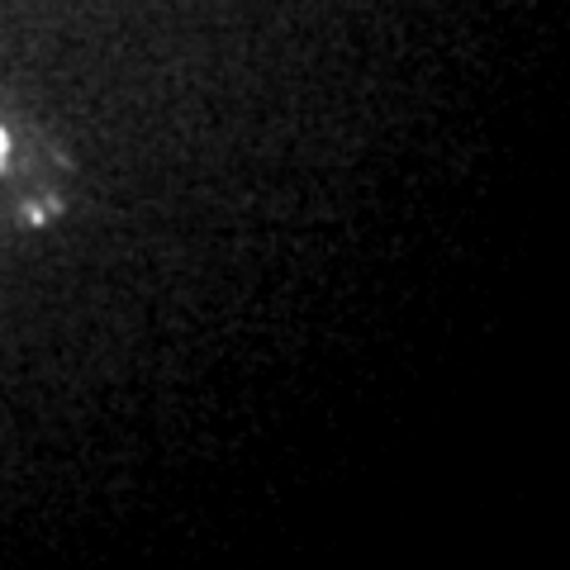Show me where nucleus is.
Returning a JSON list of instances; mask_svg holds the SVG:
<instances>
[{
  "label": "nucleus",
  "mask_w": 570,
  "mask_h": 570,
  "mask_svg": "<svg viewBox=\"0 0 570 570\" xmlns=\"http://www.w3.org/2000/svg\"><path fill=\"white\" fill-rule=\"evenodd\" d=\"M0 157H6V134H0Z\"/></svg>",
  "instance_id": "obj_1"
}]
</instances>
